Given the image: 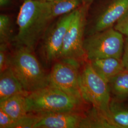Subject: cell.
Masks as SVG:
<instances>
[{
  "instance_id": "24",
  "label": "cell",
  "mask_w": 128,
  "mask_h": 128,
  "mask_svg": "<svg viewBox=\"0 0 128 128\" xmlns=\"http://www.w3.org/2000/svg\"><path fill=\"white\" fill-rule=\"evenodd\" d=\"M10 2V0H0V6L3 8L9 5Z\"/></svg>"
},
{
  "instance_id": "26",
  "label": "cell",
  "mask_w": 128,
  "mask_h": 128,
  "mask_svg": "<svg viewBox=\"0 0 128 128\" xmlns=\"http://www.w3.org/2000/svg\"></svg>"
},
{
  "instance_id": "4",
  "label": "cell",
  "mask_w": 128,
  "mask_h": 128,
  "mask_svg": "<svg viewBox=\"0 0 128 128\" xmlns=\"http://www.w3.org/2000/svg\"><path fill=\"white\" fill-rule=\"evenodd\" d=\"M79 88L84 101L91 104L111 118L109 84L96 73L90 61L86 64L80 74Z\"/></svg>"
},
{
  "instance_id": "15",
  "label": "cell",
  "mask_w": 128,
  "mask_h": 128,
  "mask_svg": "<svg viewBox=\"0 0 128 128\" xmlns=\"http://www.w3.org/2000/svg\"><path fill=\"white\" fill-rule=\"evenodd\" d=\"M110 90L118 100L128 98V71L124 70L109 83Z\"/></svg>"
},
{
  "instance_id": "9",
  "label": "cell",
  "mask_w": 128,
  "mask_h": 128,
  "mask_svg": "<svg viewBox=\"0 0 128 128\" xmlns=\"http://www.w3.org/2000/svg\"><path fill=\"white\" fill-rule=\"evenodd\" d=\"M128 10V0H111L98 13L88 35L112 27Z\"/></svg>"
},
{
  "instance_id": "8",
  "label": "cell",
  "mask_w": 128,
  "mask_h": 128,
  "mask_svg": "<svg viewBox=\"0 0 128 128\" xmlns=\"http://www.w3.org/2000/svg\"><path fill=\"white\" fill-rule=\"evenodd\" d=\"M76 9L65 14L45 33L42 44L41 54L46 64L60 59L64 38L76 14Z\"/></svg>"
},
{
  "instance_id": "16",
  "label": "cell",
  "mask_w": 128,
  "mask_h": 128,
  "mask_svg": "<svg viewBox=\"0 0 128 128\" xmlns=\"http://www.w3.org/2000/svg\"><path fill=\"white\" fill-rule=\"evenodd\" d=\"M50 4L54 18L69 14L78 9L82 0H46Z\"/></svg>"
},
{
  "instance_id": "2",
  "label": "cell",
  "mask_w": 128,
  "mask_h": 128,
  "mask_svg": "<svg viewBox=\"0 0 128 128\" xmlns=\"http://www.w3.org/2000/svg\"><path fill=\"white\" fill-rule=\"evenodd\" d=\"M32 52L25 46L16 45L10 63L9 68L29 93L49 86L48 74Z\"/></svg>"
},
{
  "instance_id": "6",
  "label": "cell",
  "mask_w": 128,
  "mask_h": 128,
  "mask_svg": "<svg viewBox=\"0 0 128 128\" xmlns=\"http://www.w3.org/2000/svg\"><path fill=\"white\" fill-rule=\"evenodd\" d=\"M86 6H80L64 38L60 59L78 62L86 58L84 48V35L86 24Z\"/></svg>"
},
{
  "instance_id": "18",
  "label": "cell",
  "mask_w": 128,
  "mask_h": 128,
  "mask_svg": "<svg viewBox=\"0 0 128 128\" xmlns=\"http://www.w3.org/2000/svg\"><path fill=\"white\" fill-rule=\"evenodd\" d=\"M12 36V23L9 17L0 15V43L9 44Z\"/></svg>"
},
{
  "instance_id": "21",
  "label": "cell",
  "mask_w": 128,
  "mask_h": 128,
  "mask_svg": "<svg viewBox=\"0 0 128 128\" xmlns=\"http://www.w3.org/2000/svg\"><path fill=\"white\" fill-rule=\"evenodd\" d=\"M116 30L123 35L128 36V10L114 26Z\"/></svg>"
},
{
  "instance_id": "22",
  "label": "cell",
  "mask_w": 128,
  "mask_h": 128,
  "mask_svg": "<svg viewBox=\"0 0 128 128\" xmlns=\"http://www.w3.org/2000/svg\"><path fill=\"white\" fill-rule=\"evenodd\" d=\"M15 123L9 115L0 109V128H14Z\"/></svg>"
},
{
  "instance_id": "23",
  "label": "cell",
  "mask_w": 128,
  "mask_h": 128,
  "mask_svg": "<svg viewBox=\"0 0 128 128\" xmlns=\"http://www.w3.org/2000/svg\"><path fill=\"white\" fill-rule=\"evenodd\" d=\"M122 61L124 68L128 71V36L124 42V52L122 58Z\"/></svg>"
},
{
  "instance_id": "1",
  "label": "cell",
  "mask_w": 128,
  "mask_h": 128,
  "mask_svg": "<svg viewBox=\"0 0 128 128\" xmlns=\"http://www.w3.org/2000/svg\"><path fill=\"white\" fill-rule=\"evenodd\" d=\"M53 19L50 4L46 0H24L17 18L16 45L25 46L33 51Z\"/></svg>"
},
{
  "instance_id": "3",
  "label": "cell",
  "mask_w": 128,
  "mask_h": 128,
  "mask_svg": "<svg viewBox=\"0 0 128 128\" xmlns=\"http://www.w3.org/2000/svg\"><path fill=\"white\" fill-rule=\"evenodd\" d=\"M27 101L28 112L41 115L51 112L78 111L84 101L49 85L29 93Z\"/></svg>"
},
{
  "instance_id": "5",
  "label": "cell",
  "mask_w": 128,
  "mask_h": 128,
  "mask_svg": "<svg viewBox=\"0 0 128 128\" xmlns=\"http://www.w3.org/2000/svg\"><path fill=\"white\" fill-rule=\"evenodd\" d=\"M124 45L123 35L114 27L88 35L84 41L86 56L89 61L108 58L122 60Z\"/></svg>"
},
{
  "instance_id": "20",
  "label": "cell",
  "mask_w": 128,
  "mask_h": 128,
  "mask_svg": "<svg viewBox=\"0 0 128 128\" xmlns=\"http://www.w3.org/2000/svg\"><path fill=\"white\" fill-rule=\"evenodd\" d=\"M8 45L0 43V73L10 67L11 54L9 52Z\"/></svg>"
},
{
  "instance_id": "12",
  "label": "cell",
  "mask_w": 128,
  "mask_h": 128,
  "mask_svg": "<svg viewBox=\"0 0 128 128\" xmlns=\"http://www.w3.org/2000/svg\"><path fill=\"white\" fill-rule=\"evenodd\" d=\"M90 62L96 73L108 84L117 74L125 70L122 60L114 58L92 60Z\"/></svg>"
},
{
  "instance_id": "14",
  "label": "cell",
  "mask_w": 128,
  "mask_h": 128,
  "mask_svg": "<svg viewBox=\"0 0 128 128\" xmlns=\"http://www.w3.org/2000/svg\"><path fill=\"white\" fill-rule=\"evenodd\" d=\"M79 128H119L109 116L93 106L82 115Z\"/></svg>"
},
{
  "instance_id": "7",
  "label": "cell",
  "mask_w": 128,
  "mask_h": 128,
  "mask_svg": "<svg viewBox=\"0 0 128 128\" xmlns=\"http://www.w3.org/2000/svg\"><path fill=\"white\" fill-rule=\"evenodd\" d=\"M79 62L76 60H61L48 74L49 85L84 101L79 88Z\"/></svg>"
},
{
  "instance_id": "17",
  "label": "cell",
  "mask_w": 128,
  "mask_h": 128,
  "mask_svg": "<svg viewBox=\"0 0 128 128\" xmlns=\"http://www.w3.org/2000/svg\"><path fill=\"white\" fill-rule=\"evenodd\" d=\"M110 117L119 128H128V108L120 102L111 100L109 106Z\"/></svg>"
},
{
  "instance_id": "13",
  "label": "cell",
  "mask_w": 128,
  "mask_h": 128,
  "mask_svg": "<svg viewBox=\"0 0 128 128\" xmlns=\"http://www.w3.org/2000/svg\"><path fill=\"white\" fill-rule=\"evenodd\" d=\"M28 95L20 94L0 101V109L9 115L16 122L28 113L27 101Z\"/></svg>"
},
{
  "instance_id": "19",
  "label": "cell",
  "mask_w": 128,
  "mask_h": 128,
  "mask_svg": "<svg viewBox=\"0 0 128 128\" xmlns=\"http://www.w3.org/2000/svg\"><path fill=\"white\" fill-rule=\"evenodd\" d=\"M40 118V115L28 113L15 123L14 128H35Z\"/></svg>"
},
{
  "instance_id": "11",
  "label": "cell",
  "mask_w": 128,
  "mask_h": 128,
  "mask_svg": "<svg viewBox=\"0 0 128 128\" xmlns=\"http://www.w3.org/2000/svg\"><path fill=\"white\" fill-rule=\"evenodd\" d=\"M28 94L10 68L0 73V101L15 95Z\"/></svg>"
},
{
  "instance_id": "10",
  "label": "cell",
  "mask_w": 128,
  "mask_h": 128,
  "mask_svg": "<svg viewBox=\"0 0 128 128\" xmlns=\"http://www.w3.org/2000/svg\"><path fill=\"white\" fill-rule=\"evenodd\" d=\"M40 116L35 128H79L82 117L78 111L51 112Z\"/></svg>"
},
{
  "instance_id": "25",
  "label": "cell",
  "mask_w": 128,
  "mask_h": 128,
  "mask_svg": "<svg viewBox=\"0 0 128 128\" xmlns=\"http://www.w3.org/2000/svg\"><path fill=\"white\" fill-rule=\"evenodd\" d=\"M95 0H82V3L84 4L85 5L87 6L92 3Z\"/></svg>"
}]
</instances>
